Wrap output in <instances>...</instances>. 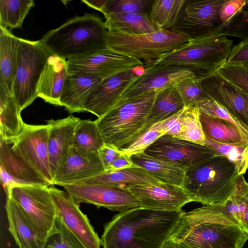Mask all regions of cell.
Here are the masks:
<instances>
[{"label":"cell","instance_id":"cell-1","mask_svg":"<svg viewBox=\"0 0 248 248\" xmlns=\"http://www.w3.org/2000/svg\"><path fill=\"white\" fill-rule=\"evenodd\" d=\"M137 207L116 215L104 227L103 248H161L182 214Z\"/></svg>","mask_w":248,"mask_h":248},{"label":"cell","instance_id":"cell-2","mask_svg":"<svg viewBox=\"0 0 248 248\" xmlns=\"http://www.w3.org/2000/svg\"><path fill=\"white\" fill-rule=\"evenodd\" d=\"M170 238L189 248H243L248 234L224 202L183 212Z\"/></svg>","mask_w":248,"mask_h":248},{"label":"cell","instance_id":"cell-3","mask_svg":"<svg viewBox=\"0 0 248 248\" xmlns=\"http://www.w3.org/2000/svg\"><path fill=\"white\" fill-rule=\"evenodd\" d=\"M107 32L99 16L86 13L50 30L39 41L50 55L67 60L107 47Z\"/></svg>","mask_w":248,"mask_h":248},{"label":"cell","instance_id":"cell-4","mask_svg":"<svg viewBox=\"0 0 248 248\" xmlns=\"http://www.w3.org/2000/svg\"><path fill=\"white\" fill-rule=\"evenodd\" d=\"M239 175L232 162L217 155L187 169L182 187L192 202L218 204L229 199Z\"/></svg>","mask_w":248,"mask_h":248},{"label":"cell","instance_id":"cell-5","mask_svg":"<svg viewBox=\"0 0 248 248\" xmlns=\"http://www.w3.org/2000/svg\"><path fill=\"white\" fill-rule=\"evenodd\" d=\"M157 91L114 107L95 121L105 143L120 149L137 138L144 126Z\"/></svg>","mask_w":248,"mask_h":248},{"label":"cell","instance_id":"cell-6","mask_svg":"<svg viewBox=\"0 0 248 248\" xmlns=\"http://www.w3.org/2000/svg\"><path fill=\"white\" fill-rule=\"evenodd\" d=\"M189 40L186 35L167 30L141 34L108 31L106 46L147 64Z\"/></svg>","mask_w":248,"mask_h":248},{"label":"cell","instance_id":"cell-7","mask_svg":"<svg viewBox=\"0 0 248 248\" xmlns=\"http://www.w3.org/2000/svg\"><path fill=\"white\" fill-rule=\"evenodd\" d=\"M233 42L226 36L190 39L149 63L191 66L216 72L227 62Z\"/></svg>","mask_w":248,"mask_h":248},{"label":"cell","instance_id":"cell-8","mask_svg":"<svg viewBox=\"0 0 248 248\" xmlns=\"http://www.w3.org/2000/svg\"><path fill=\"white\" fill-rule=\"evenodd\" d=\"M49 186L17 184L5 189L31 222L41 240L45 243L57 231V209Z\"/></svg>","mask_w":248,"mask_h":248},{"label":"cell","instance_id":"cell-9","mask_svg":"<svg viewBox=\"0 0 248 248\" xmlns=\"http://www.w3.org/2000/svg\"><path fill=\"white\" fill-rule=\"evenodd\" d=\"M50 55L39 40L20 38L13 95L21 111L38 97V82Z\"/></svg>","mask_w":248,"mask_h":248},{"label":"cell","instance_id":"cell-10","mask_svg":"<svg viewBox=\"0 0 248 248\" xmlns=\"http://www.w3.org/2000/svg\"><path fill=\"white\" fill-rule=\"evenodd\" d=\"M226 0H186L175 25L169 30L193 39L218 37L225 25L219 10Z\"/></svg>","mask_w":248,"mask_h":248},{"label":"cell","instance_id":"cell-11","mask_svg":"<svg viewBox=\"0 0 248 248\" xmlns=\"http://www.w3.org/2000/svg\"><path fill=\"white\" fill-rule=\"evenodd\" d=\"M210 73H212L198 67L175 65H153L148 63L143 72L124 92L113 107L147 93L174 86L183 79L200 78Z\"/></svg>","mask_w":248,"mask_h":248},{"label":"cell","instance_id":"cell-12","mask_svg":"<svg viewBox=\"0 0 248 248\" xmlns=\"http://www.w3.org/2000/svg\"><path fill=\"white\" fill-rule=\"evenodd\" d=\"M49 126L25 123L12 143L13 151L35 170L49 186L54 185L48 151Z\"/></svg>","mask_w":248,"mask_h":248},{"label":"cell","instance_id":"cell-13","mask_svg":"<svg viewBox=\"0 0 248 248\" xmlns=\"http://www.w3.org/2000/svg\"><path fill=\"white\" fill-rule=\"evenodd\" d=\"M67 62L68 73L90 75L102 79L144 65L138 59L107 47Z\"/></svg>","mask_w":248,"mask_h":248},{"label":"cell","instance_id":"cell-14","mask_svg":"<svg viewBox=\"0 0 248 248\" xmlns=\"http://www.w3.org/2000/svg\"><path fill=\"white\" fill-rule=\"evenodd\" d=\"M79 204H93L98 208L123 212L137 207L140 203L137 198L126 188L99 184H76L63 186Z\"/></svg>","mask_w":248,"mask_h":248},{"label":"cell","instance_id":"cell-15","mask_svg":"<svg viewBox=\"0 0 248 248\" xmlns=\"http://www.w3.org/2000/svg\"><path fill=\"white\" fill-rule=\"evenodd\" d=\"M144 153L187 170L214 156L220 155L207 146L165 135L156 140Z\"/></svg>","mask_w":248,"mask_h":248},{"label":"cell","instance_id":"cell-16","mask_svg":"<svg viewBox=\"0 0 248 248\" xmlns=\"http://www.w3.org/2000/svg\"><path fill=\"white\" fill-rule=\"evenodd\" d=\"M58 217L86 248H101V240L79 204L65 190L49 186Z\"/></svg>","mask_w":248,"mask_h":248},{"label":"cell","instance_id":"cell-17","mask_svg":"<svg viewBox=\"0 0 248 248\" xmlns=\"http://www.w3.org/2000/svg\"><path fill=\"white\" fill-rule=\"evenodd\" d=\"M139 75L132 69L102 79L86 99L84 111L101 117L114 107Z\"/></svg>","mask_w":248,"mask_h":248},{"label":"cell","instance_id":"cell-18","mask_svg":"<svg viewBox=\"0 0 248 248\" xmlns=\"http://www.w3.org/2000/svg\"><path fill=\"white\" fill-rule=\"evenodd\" d=\"M209 96L248 127V94L217 72L200 79Z\"/></svg>","mask_w":248,"mask_h":248},{"label":"cell","instance_id":"cell-19","mask_svg":"<svg viewBox=\"0 0 248 248\" xmlns=\"http://www.w3.org/2000/svg\"><path fill=\"white\" fill-rule=\"evenodd\" d=\"M128 189L137 198L140 207L166 211H179L192 200L181 186L162 183L157 185H137Z\"/></svg>","mask_w":248,"mask_h":248},{"label":"cell","instance_id":"cell-20","mask_svg":"<svg viewBox=\"0 0 248 248\" xmlns=\"http://www.w3.org/2000/svg\"><path fill=\"white\" fill-rule=\"evenodd\" d=\"M105 171L98 152H84L72 147L55 175L53 184L62 187L75 184Z\"/></svg>","mask_w":248,"mask_h":248},{"label":"cell","instance_id":"cell-21","mask_svg":"<svg viewBox=\"0 0 248 248\" xmlns=\"http://www.w3.org/2000/svg\"><path fill=\"white\" fill-rule=\"evenodd\" d=\"M79 120L71 115L47 121L49 126L48 151L53 179L72 146L75 129Z\"/></svg>","mask_w":248,"mask_h":248},{"label":"cell","instance_id":"cell-22","mask_svg":"<svg viewBox=\"0 0 248 248\" xmlns=\"http://www.w3.org/2000/svg\"><path fill=\"white\" fill-rule=\"evenodd\" d=\"M67 74V60L50 55L38 82V97L48 103L61 106V95Z\"/></svg>","mask_w":248,"mask_h":248},{"label":"cell","instance_id":"cell-23","mask_svg":"<svg viewBox=\"0 0 248 248\" xmlns=\"http://www.w3.org/2000/svg\"><path fill=\"white\" fill-rule=\"evenodd\" d=\"M8 230L19 248H44V243L20 207L7 196L5 205Z\"/></svg>","mask_w":248,"mask_h":248},{"label":"cell","instance_id":"cell-24","mask_svg":"<svg viewBox=\"0 0 248 248\" xmlns=\"http://www.w3.org/2000/svg\"><path fill=\"white\" fill-rule=\"evenodd\" d=\"M101 80L93 76L68 73L61 95V106L71 113L84 112L86 99Z\"/></svg>","mask_w":248,"mask_h":248},{"label":"cell","instance_id":"cell-25","mask_svg":"<svg viewBox=\"0 0 248 248\" xmlns=\"http://www.w3.org/2000/svg\"><path fill=\"white\" fill-rule=\"evenodd\" d=\"M0 169L17 184L47 186L48 184L12 149V143L0 138Z\"/></svg>","mask_w":248,"mask_h":248},{"label":"cell","instance_id":"cell-26","mask_svg":"<svg viewBox=\"0 0 248 248\" xmlns=\"http://www.w3.org/2000/svg\"><path fill=\"white\" fill-rule=\"evenodd\" d=\"M162 183L147 170L135 165L131 168L112 172H104L77 184L104 185L128 189L133 186Z\"/></svg>","mask_w":248,"mask_h":248},{"label":"cell","instance_id":"cell-27","mask_svg":"<svg viewBox=\"0 0 248 248\" xmlns=\"http://www.w3.org/2000/svg\"><path fill=\"white\" fill-rule=\"evenodd\" d=\"M20 38L0 26V86L13 94Z\"/></svg>","mask_w":248,"mask_h":248},{"label":"cell","instance_id":"cell-28","mask_svg":"<svg viewBox=\"0 0 248 248\" xmlns=\"http://www.w3.org/2000/svg\"><path fill=\"white\" fill-rule=\"evenodd\" d=\"M185 108L183 100L174 86L157 91L144 126L138 137Z\"/></svg>","mask_w":248,"mask_h":248},{"label":"cell","instance_id":"cell-29","mask_svg":"<svg viewBox=\"0 0 248 248\" xmlns=\"http://www.w3.org/2000/svg\"><path fill=\"white\" fill-rule=\"evenodd\" d=\"M133 164L147 170L162 182L183 186L187 169L173 163L141 153L131 156Z\"/></svg>","mask_w":248,"mask_h":248},{"label":"cell","instance_id":"cell-30","mask_svg":"<svg viewBox=\"0 0 248 248\" xmlns=\"http://www.w3.org/2000/svg\"><path fill=\"white\" fill-rule=\"evenodd\" d=\"M105 24L108 31H117L129 34H141L158 30L149 14L111 13L104 15Z\"/></svg>","mask_w":248,"mask_h":248},{"label":"cell","instance_id":"cell-31","mask_svg":"<svg viewBox=\"0 0 248 248\" xmlns=\"http://www.w3.org/2000/svg\"><path fill=\"white\" fill-rule=\"evenodd\" d=\"M13 94L0 86V138L11 141L22 130L25 123Z\"/></svg>","mask_w":248,"mask_h":248},{"label":"cell","instance_id":"cell-32","mask_svg":"<svg viewBox=\"0 0 248 248\" xmlns=\"http://www.w3.org/2000/svg\"><path fill=\"white\" fill-rule=\"evenodd\" d=\"M200 118L206 138L221 143L248 146L239 130L227 121L201 112Z\"/></svg>","mask_w":248,"mask_h":248},{"label":"cell","instance_id":"cell-33","mask_svg":"<svg viewBox=\"0 0 248 248\" xmlns=\"http://www.w3.org/2000/svg\"><path fill=\"white\" fill-rule=\"evenodd\" d=\"M104 143L95 120L80 119L75 129L72 147L84 152L96 153Z\"/></svg>","mask_w":248,"mask_h":248},{"label":"cell","instance_id":"cell-34","mask_svg":"<svg viewBox=\"0 0 248 248\" xmlns=\"http://www.w3.org/2000/svg\"><path fill=\"white\" fill-rule=\"evenodd\" d=\"M225 204L227 210L248 234V183L243 174L238 176L234 188Z\"/></svg>","mask_w":248,"mask_h":248},{"label":"cell","instance_id":"cell-35","mask_svg":"<svg viewBox=\"0 0 248 248\" xmlns=\"http://www.w3.org/2000/svg\"><path fill=\"white\" fill-rule=\"evenodd\" d=\"M186 0H155L153 2L149 16L158 30H169L175 25Z\"/></svg>","mask_w":248,"mask_h":248},{"label":"cell","instance_id":"cell-36","mask_svg":"<svg viewBox=\"0 0 248 248\" xmlns=\"http://www.w3.org/2000/svg\"><path fill=\"white\" fill-rule=\"evenodd\" d=\"M35 3L32 0H0V26L9 30L21 28Z\"/></svg>","mask_w":248,"mask_h":248},{"label":"cell","instance_id":"cell-37","mask_svg":"<svg viewBox=\"0 0 248 248\" xmlns=\"http://www.w3.org/2000/svg\"><path fill=\"white\" fill-rule=\"evenodd\" d=\"M205 145L227 157L235 166L239 175L248 169V146L224 144L206 138Z\"/></svg>","mask_w":248,"mask_h":248},{"label":"cell","instance_id":"cell-38","mask_svg":"<svg viewBox=\"0 0 248 248\" xmlns=\"http://www.w3.org/2000/svg\"><path fill=\"white\" fill-rule=\"evenodd\" d=\"M200 112L195 107L186 108L181 131L177 138L205 145L206 137L200 118Z\"/></svg>","mask_w":248,"mask_h":248},{"label":"cell","instance_id":"cell-39","mask_svg":"<svg viewBox=\"0 0 248 248\" xmlns=\"http://www.w3.org/2000/svg\"><path fill=\"white\" fill-rule=\"evenodd\" d=\"M200 78H186L174 85L185 108L193 107L200 103L212 99L203 89Z\"/></svg>","mask_w":248,"mask_h":248},{"label":"cell","instance_id":"cell-40","mask_svg":"<svg viewBox=\"0 0 248 248\" xmlns=\"http://www.w3.org/2000/svg\"><path fill=\"white\" fill-rule=\"evenodd\" d=\"M202 113L225 120L235 126L240 131L244 140L248 144V127L232 115L225 108L213 99L196 105Z\"/></svg>","mask_w":248,"mask_h":248},{"label":"cell","instance_id":"cell-41","mask_svg":"<svg viewBox=\"0 0 248 248\" xmlns=\"http://www.w3.org/2000/svg\"><path fill=\"white\" fill-rule=\"evenodd\" d=\"M56 226L57 231L48 238L44 248H86L58 217Z\"/></svg>","mask_w":248,"mask_h":248},{"label":"cell","instance_id":"cell-42","mask_svg":"<svg viewBox=\"0 0 248 248\" xmlns=\"http://www.w3.org/2000/svg\"><path fill=\"white\" fill-rule=\"evenodd\" d=\"M230 36L248 39V0L246 4L227 23L218 37Z\"/></svg>","mask_w":248,"mask_h":248},{"label":"cell","instance_id":"cell-43","mask_svg":"<svg viewBox=\"0 0 248 248\" xmlns=\"http://www.w3.org/2000/svg\"><path fill=\"white\" fill-rule=\"evenodd\" d=\"M163 135L164 133L158 123L119 150L122 154L130 156L144 153L150 145Z\"/></svg>","mask_w":248,"mask_h":248},{"label":"cell","instance_id":"cell-44","mask_svg":"<svg viewBox=\"0 0 248 248\" xmlns=\"http://www.w3.org/2000/svg\"><path fill=\"white\" fill-rule=\"evenodd\" d=\"M149 0H107L101 13L105 15L111 13H142Z\"/></svg>","mask_w":248,"mask_h":248},{"label":"cell","instance_id":"cell-45","mask_svg":"<svg viewBox=\"0 0 248 248\" xmlns=\"http://www.w3.org/2000/svg\"><path fill=\"white\" fill-rule=\"evenodd\" d=\"M217 72L248 94V69L226 62Z\"/></svg>","mask_w":248,"mask_h":248},{"label":"cell","instance_id":"cell-46","mask_svg":"<svg viewBox=\"0 0 248 248\" xmlns=\"http://www.w3.org/2000/svg\"><path fill=\"white\" fill-rule=\"evenodd\" d=\"M185 108L158 123L164 135L177 138L181 131L182 118Z\"/></svg>","mask_w":248,"mask_h":248},{"label":"cell","instance_id":"cell-47","mask_svg":"<svg viewBox=\"0 0 248 248\" xmlns=\"http://www.w3.org/2000/svg\"><path fill=\"white\" fill-rule=\"evenodd\" d=\"M248 61V39L242 41L232 47L227 63L242 65Z\"/></svg>","mask_w":248,"mask_h":248},{"label":"cell","instance_id":"cell-48","mask_svg":"<svg viewBox=\"0 0 248 248\" xmlns=\"http://www.w3.org/2000/svg\"><path fill=\"white\" fill-rule=\"evenodd\" d=\"M247 0H226L221 5L219 16L222 21L227 23L246 4Z\"/></svg>","mask_w":248,"mask_h":248},{"label":"cell","instance_id":"cell-49","mask_svg":"<svg viewBox=\"0 0 248 248\" xmlns=\"http://www.w3.org/2000/svg\"><path fill=\"white\" fill-rule=\"evenodd\" d=\"M98 153L105 170L122 154L119 148L106 143L99 149Z\"/></svg>","mask_w":248,"mask_h":248},{"label":"cell","instance_id":"cell-50","mask_svg":"<svg viewBox=\"0 0 248 248\" xmlns=\"http://www.w3.org/2000/svg\"><path fill=\"white\" fill-rule=\"evenodd\" d=\"M134 165L130 156L122 154L110 165L105 172H112L131 168Z\"/></svg>","mask_w":248,"mask_h":248},{"label":"cell","instance_id":"cell-51","mask_svg":"<svg viewBox=\"0 0 248 248\" xmlns=\"http://www.w3.org/2000/svg\"><path fill=\"white\" fill-rule=\"evenodd\" d=\"M107 0H82L81 1L89 7L94 9L101 12L102 9L106 2Z\"/></svg>","mask_w":248,"mask_h":248},{"label":"cell","instance_id":"cell-52","mask_svg":"<svg viewBox=\"0 0 248 248\" xmlns=\"http://www.w3.org/2000/svg\"><path fill=\"white\" fill-rule=\"evenodd\" d=\"M161 248H189L188 247L176 242L170 237L166 241Z\"/></svg>","mask_w":248,"mask_h":248},{"label":"cell","instance_id":"cell-53","mask_svg":"<svg viewBox=\"0 0 248 248\" xmlns=\"http://www.w3.org/2000/svg\"><path fill=\"white\" fill-rule=\"evenodd\" d=\"M242 65L245 67V68L248 69V61L244 63Z\"/></svg>","mask_w":248,"mask_h":248}]
</instances>
